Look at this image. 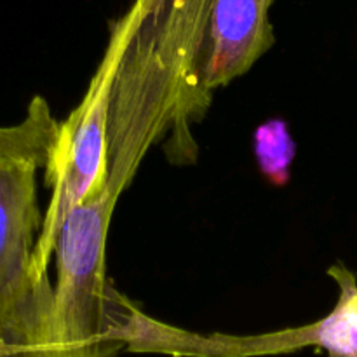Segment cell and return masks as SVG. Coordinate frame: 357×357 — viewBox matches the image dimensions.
I'll list each match as a JSON object with an SVG mask.
<instances>
[{
	"instance_id": "5",
	"label": "cell",
	"mask_w": 357,
	"mask_h": 357,
	"mask_svg": "<svg viewBox=\"0 0 357 357\" xmlns=\"http://www.w3.org/2000/svg\"><path fill=\"white\" fill-rule=\"evenodd\" d=\"M328 274L340 289L337 305L328 314L333 330L330 357H357V279L342 264L330 267Z\"/></svg>"
},
{
	"instance_id": "2",
	"label": "cell",
	"mask_w": 357,
	"mask_h": 357,
	"mask_svg": "<svg viewBox=\"0 0 357 357\" xmlns=\"http://www.w3.org/2000/svg\"><path fill=\"white\" fill-rule=\"evenodd\" d=\"M274 0H215L201 80L208 93L246 73L274 45L268 9Z\"/></svg>"
},
{
	"instance_id": "4",
	"label": "cell",
	"mask_w": 357,
	"mask_h": 357,
	"mask_svg": "<svg viewBox=\"0 0 357 357\" xmlns=\"http://www.w3.org/2000/svg\"><path fill=\"white\" fill-rule=\"evenodd\" d=\"M253 146L261 174L275 187H284L296 155L295 139L288 124L282 119L265 121L255 131Z\"/></svg>"
},
{
	"instance_id": "3",
	"label": "cell",
	"mask_w": 357,
	"mask_h": 357,
	"mask_svg": "<svg viewBox=\"0 0 357 357\" xmlns=\"http://www.w3.org/2000/svg\"><path fill=\"white\" fill-rule=\"evenodd\" d=\"M59 129L61 124L52 115L47 101L35 96L20 124L0 126V157L24 160L45 169L54 155Z\"/></svg>"
},
{
	"instance_id": "1",
	"label": "cell",
	"mask_w": 357,
	"mask_h": 357,
	"mask_svg": "<svg viewBox=\"0 0 357 357\" xmlns=\"http://www.w3.org/2000/svg\"><path fill=\"white\" fill-rule=\"evenodd\" d=\"M35 164L0 157V342L3 357H58L54 286L38 278L42 230Z\"/></svg>"
},
{
	"instance_id": "6",
	"label": "cell",
	"mask_w": 357,
	"mask_h": 357,
	"mask_svg": "<svg viewBox=\"0 0 357 357\" xmlns=\"http://www.w3.org/2000/svg\"><path fill=\"white\" fill-rule=\"evenodd\" d=\"M6 354H3V345H2V342H0V357H3Z\"/></svg>"
}]
</instances>
